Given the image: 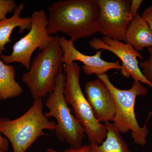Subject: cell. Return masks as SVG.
Here are the masks:
<instances>
[{
  "label": "cell",
  "mask_w": 152,
  "mask_h": 152,
  "mask_svg": "<svg viewBox=\"0 0 152 152\" xmlns=\"http://www.w3.org/2000/svg\"><path fill=\"white\" fill-rule=\"evenodd\" d=\"M97 0H64L48 8V33L65 34L76 42L99 32Z\"/></svg>",
  "instance_id": "6da1fadb"
},
{
  "label": "cell",
  "mask_w": 152,
  "mask_h": 152,
  "mask_svg": "<svg viewBox=\"0 0 152 152\" xmlns=\"http://www.w3.org/2000/svg\"><path fill=\"white\" fill-rule=\"evenodd\" d=\"M43 110L42 99H37L27 111L18 118H0V133L10 142L13 152L26 151L39 137L48 135L45 130L54 132L56 124L45 116Z\"/></svg>",
  "instance_id": "7a4b0ae2"
},
{
  "label": "cell",
  "mask_w": 152,
  "mask_h": 152,
  "mask_svg": "<svg viewBox=\"0 0 152 152\" xmlns=\"http://www.w3.org/2000/svg\"><path fill=\"white\" fill-rule=\"evenodd\" d=\"M59 38L58 35L53 36L50 43L38 52L29 69L22 77V81L34 100L46 97L54 89L57 76L63 68Z\"/></svg>",
  "instance_id": "3957f363"
},
{
  "label": "cell",
  "mask_w": 152,
  "mask_h": 152,
  "mask_svg": "<svg viewBox=\"0 0 152 152\" xmlns=\"http://www.w3.org/2000/svg\"><path fill=\"white\" fill-rule=\"evenodd\" d=\"M105 84L113 97L116 106V115L112 124L120 133L131 131L135 143L144 146L147 144L149 130L146 124H139L135 113L136 99L148 94V89L140 82H133L130 88L121 90L115 86L106 74L97 76Z\"/></svg>",
  "instance_id": "277c9868"
},
{
  "label": "cell",
  "mask_w": 152,
  "mask_h": 152,
  "mask_svg": "<svg viewBox=\"0 0 152 152\" xmlns=\"http://www.w3.org/2000/svg\"><path fill=\"white\" fill-rule=\"evenodd\" d=\"M66 75L65 97L73 110L75 117L80 123L90 144L100 145L105 139V124L96 119L92 109L85 97L80 85L81 68L76 62L63 66Z\"/></svg>",
  "instance_id": "5b68a950"
},
{
  "label": "cell",
  "mask_w": 152,
  "mask_h": 152,
  "mask_svg": "<svg viewBox=\"0 0 152 152\" xmlns=\"http://www.w3.org/2000/svg\"><path fill=\"white\" fill-rule=\"evenodd\" d=\"M63 69L57 76L53 91L45 103L49 112L44 114L48 118L53 117L56 120L55 131L59 140L66 142L70 148H80L83 145L86 134L82 125L71 113L65 97L66 75Z\"/></svg>",
  "instance_id": "8992f818"
},
{
  "label": "cell",
  "mask_w": 152,
  "mask_h": 152,
  "mask_svg": "<svg viewBox=\"0 0 152 152\" xmlns=\"http://www.w3.org/2000/svg\"><path fill=\"white\" fill-rule=\"evenodd\" d=\"M31 18V26L29 32L15 43L11 55L0 56L6 64L20 63L28 70L35 51L37 48L39 50L44 49L53 39V36L50 35L47 30L48 18L45 11H34Z\"/></svg>",
  "instance_id": "52a82bcc"
},
{
  "label": "cell",
  "mask_w": 152,
  "mask_h": 152,
  "mask_svg": "<svg viewBox=\"0 0 152 152\" xmlns=\"http://www.w3.org/2000/svg\"><path fill=\"white\" fill-rule=\"evenodd\" d=\"M99 32L104 37L126 42V34L133 18L130 0H97Z\"/></svg>",
  "instance_id": "ba28073f"
},
{
  "label": "cell",
  "mask_w": 152,
  "mask_h": 152,
  "mask_svg": "<svg viewBox=\"0 0 152 152\" xmlns=\"http://www.w3.org/2000/svg\"><path fill=\"white\" fill-rule=\"evenodd\" d=\"M89 45L94 50L111 52L121 61L120 71L122 75L126 78H132L135 81L141 82L152 88V83L145 77L139 66L137 58L143 60V57L130 44L104 37L102 39L93 38Z\"/></svg>",
  "instance_id": "9c48e42d"
},
{
  "label": "cell",
  "mask_w": 152,
  "mask_h": 152,
  "mask_svg": "<svg viewBox=\"0 0 152 152\" xmlns=\"http://www.w3.org/2000/svg\"><path fill=\"white\" fill-rule=\"evenodd\" d=\"M60 46L62 49V62L64 65L69 64L75 61L83 64L82 69L84 73L88 75L97 76L106 74L111 69L121 70V66L119 61L107 62L101 58L102 50L96 52L94 56H87L77 50L74 45V40L67 39L65 37H60Z\"/></svg>",
  "instance_id": "30bf717a"
},
{
  "label": "cell",
  "mask_w": 152,
  "mask_h": 152,
  "mask_svg": "<svg viewBox=\"0 0 152 152\" xmlns=\"http://www.w3.org/2000/svg\"><path fill=\"white\" fill-rule=\"evenodd\" d=\"M86 97L99 122L113 121L116 106L113 97L108 87L100 79L87 82L85 86Z\"/></svg>",
  "instance_id": "8fae6325"
},
{
  "label": "cell",
  "mask_w": 152,
  "mask_h": 152,
  "mask_svg": "<svg viewBox=\"0 0 152 152\" xmlns=\"http://www.w3.org/2000/svg\"><path fill=\"white\" fill-rule=\"evenodd\" d=\"M126 40V43L130 44L138 52L142 51L145 48H152V30L139 13L129 25Z\"/></svg>",
  "instance_id": "7c38bea8"
},
{
  "label": "cell",
  "mask_w": 152,
  "mask_h": 152,
  "mask_svg": "<svg viewBox=\"0 0 152 152\" xmlns=\"http://www.w3.org/2000/svg\"><path fill=\"white\" fill-rule=\"evenodd\" d=\"M24 10L23 3L17 6L10 18L0 20V56L6 50L7 44L11 42V34L17 27L19 28V32L22 34L25 30H30L31 26V17L22 18L21 15Z\"/></svg>",
  "instance_id": "4fadbf2b"
},
{
  "label": "cell",
  "mask_w": 152,
  "mask_h": 152,
  "mask_svg": "<svg viewBox=\"0 0 152 152\" xmlns=\"http://www.w3.org/2000/svg\"><path fill=\"white\" fill-rule=\"evenodd\" d=\"M13 66L6 64L0 58V99L7 100L22 94L23 90L15 80Z\"/></svg>",
  "instance_id": "5bb4252c"
},
{
  "label": "cell",
  "mask_w": 152,
  "mask_h": 152,
  "mask_svg": "<svg viewBox=\"0 0 152 152\" xmlns=\"http://www.w3.org/2000/svg\"><path fill=\"white\" fill-rule=\"evenodd\" d=\"M105 125L107 130L105 139L100 145L90 144L92 152H131L121 133L112 123L106 122Z\"/></svg>",
  "instance_id": "9a60e30c"
},
{
  "label": "cell",
  "mask_w": 152,
  "mask_h": 152,
  "mask_svg": "<svg viewBox=\"0 0 152 152\" xmlns=\"http://www.w3.org/2000/svg\"><path fill=\"white\" fill-rule=\"evenodd\" d=\"M17 6L14 0H0V20L7 18V15L14 12Z\"/></svg>",
  "instance_id": "2e32d148"
},
{
  "label": "cell",
  "mask_w": 152,
  "mask_h": 152,
  "mask_svg": "<svg viewBox=\"0 0 152 152\" xmlns=\"http://www.w3.org/2000/svg\"><path fill=\"white\" fill-rule=\"evenodd\" d=\"M147 49L149 53V58L148 60L139 63V66L145 77L152 83V48Z\"/></svg>",
  "instance_id": "e0dca14e"
},
{
  "label": "cell",
  "mask_w": 152,
  "mask_h": 152,
  "mask_svg": "<svg viewBox=\"0 0 152 152\" xmlns=\"http://www.w3.org/2000/svg\"><path fill=\"white\" fill-rule=\"evenodd\" d=\"M46 152H92L91 151L89 145H83L80 148H72L65 150L62 151H58L53 148L48 149Z\"/></svg>",
  "instance_id": "ac0fdd59"
},
{
  "label": "cell",
  "mask_w": 152,
  "mask_h": 152,
  "mask_svg": "<svg viewBox=\"0 0 152 152\" xmlns=\"http://www.w3.org/2000/svg\"><path fill=\"white\" fill-rule=\"evenodd\" d=\"M143 2L142 0H132L131 1L130 7V12L133 18H135L138 14V10L142 3Z\"/></svg>",
  "instance_id": "d6986e66"
},
{
  "label": "cell",
  "mask_w": 152,
  "mask_h": 152,
  "mask_svg": "<svg viewBox=\"0 0 152 152\" xmlns=\"http://www.w3.org/2000/svg\"><path fill=\"white\" fill-rule=\"evenodd\" d=\"M141 17L145 20L152 30V4L145 9L142 13Z\"/></svg>",
  "instance_id": "ffe728a7"
},
{
  "label": "cell",
  "mask_w": 152,
  "mask_h": 152,
  "mask_svg": "<svg viewBox=\"0 0 152 152\" xmlns=\"http://www.w3.org/2000/svg\"><path fill=\"white\" fill-rule=\"evenodd\" d=\"M1 100L0 99V101ZM9 148V142L5 138L3 137L0 133V150L7 151Z\"/></svg>",
  "instance_id": "44dd1931"
},
{
  "label": "cell",
  "mask_w": 152,
  "mask_h": 152,
  "mask_svg": "<svg viewBox=\"0 0 152 152\" xmlns=\"http://www.w3.org/2000/svg\"><path fill=\"white\" fill-rule=\"evenodd\" d=\"M0 152H6L5 151L2 150H0Z\"/></svg>",
  "instance_id": "7402d4cb"
}]
</instances>
